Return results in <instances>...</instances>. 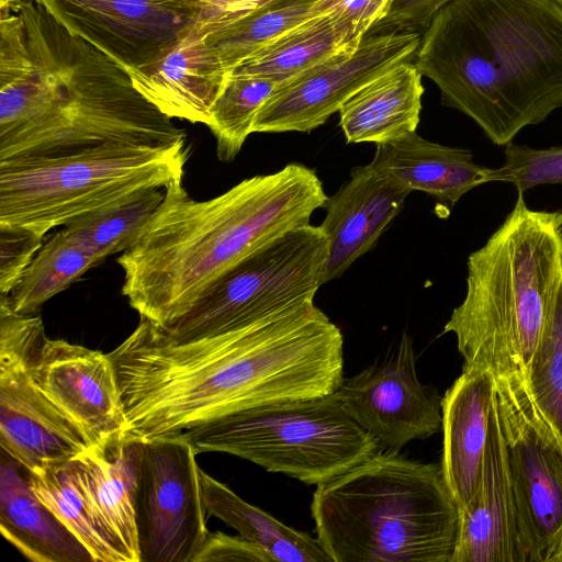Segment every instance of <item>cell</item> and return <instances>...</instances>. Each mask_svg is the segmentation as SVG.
Here are the masks:
<instances>
[{
    "label": "cell",
    "instance_id": "d590c367",
    "mask_svg": "<svg viewBox=\"0 0 562 562\" xmlns=\"http://www.w3.org/2000/svg\"><path fill=\"white\" fill-rule=\"evenodd\" d=\"M452 0H392L382 20L369 33L407 31L424 33L435 14Z\"/></svg>",
    "mask_w": 562,
    "mask_h": 562
},
{
    "label": "cell",
    "instance_id": "4fadbf2b",
    "mask_svg": "<svg viewBox=\"0 0 562 562\" xmlns=\"http://www.w3.org/2000/svg\"><path fill=\"white\" fill-rule=\"evenodd\" d=\"M422 33H368L358 45L333 55L280 85L261 108L252 133H308L368 82L395 65L414 60Z\"/></svg>",
    "mask_w": 562,
    "mask_h": 562
},
{
    "label": "cell",
    "instance_id": "5bb4252c",
    "mask_svg": "<svg viewBox=\"0 0 562 562\" xmlns=\"http://www.w3.org/2000/svg\"><path fill=\"white\" fill-rule=\"evenodd\" d=\"M334 395L344 412L386 450L400 451L441 429L442 396L419 381L407 334L384 360L342 378Z\"/></svg>",
    "mask_w": 562,
    "mask_h": 562
},
{
    "label": "cell",
    "instance_id": "d6986e66",
    "mask_svg": "<svg viewBox=\"0 0 562 562\" xmlns=\"http://www.w3.org/2000/svg\"><path fill=\"white\" fill-rule=\"evenodd\" d=\"M451 562H522L514 496L496 397L476 494L460 510Z\"/></svg>",
    "mask_w": 562,
    "mask_h": 562
},
{
    "label": "cell",
    "instance_id": "3957f363",
    "mask_svg": "<svg viewBox=\"0 0 562 562\" xmlns=\"http://www.w3.org/2000/svg\"><path fill=\"white\" fill-rule=\"evenodd\" d=\"M441 103L496 146L562 108V5L557 0H452L414 58Z\"/></svg>",
    "mask_w": 562,
    "mask_h": 562
},
{
    "label": "cell",
    "instance_id": "9c48e42d",
    "mask_svg": "<svg viewBox=\"0 0 562 562\" xmlns=\"http://www.w3.org/2000/svg\"><path fill=\"white\" fill-rule=\"evenodd\" d=\"M328 239L306 224L267 243L231 269L182 316L153 330L187 342L256 323L314 302L324 284Z\"/></svg>",
    "mask_w": 562,
    "mask_h": 562
},
{
    "label": "cell",
    "instance_id": "7c38bea8",
    "mask_svg": "<svg viewBox=\"0 0 562 562\" xmlns=\"http://www.w3.org/2000/svg\"><path fill=\"white\" fill-rule=\"evenodd\" d=\"M136 442L140 562H193L209 533L196 452L179 435Z\"/></svg>",
    "mask_w": 562,
    "mask_h": 562
},
{
    "label": "cell",
    "instance_id": "cb8c5ba5",
    "mask_svg": "<svg viewBox=\"0 0 562 562\" xmlns=\"http://www.w3.org/2000/svg\"><path fill=\"white\" fill-rule=\"evenodd\" d=\"M88 496L131 562H140L135 498L138 477L136 441L91 447L75 459Z\"/></svg>",
    "mask_w": 562,
    "mask_h": 562
},
{
    "label": "cell",
    "instance_id": "44dd1931",
    "mask_svg": "<svg viewBox=\"0 0 562 562\" xmlns=\"http://www.w3.org/2000/svg\"><path fill=\"white\" fill-rule=\"evenodd\" d=\"M370 165L409 192L430 195L446 213L487 183L491 169L476 164L470 149L434 143L417 132L378 144Z\"/></svg>",
    "mask_w": 562,
    "mask_h": 562
},
{
    "label": "cell",
    "instance_id": "f546056e",
    "mask_svg": "<svg viewBox=\"0 0 562 562\" xmlns=\"http://www.w3.org/2000/svg\"><path fill=\"white\" fill-rule=\"evenodd\" d=\"M279 85L268 78L227 72L206 125L216 140L217 157L231 162L252 133L257 114Z\"/></svg>",
    "mask_w": 562,
    "mask_h": 562
},
{
    "label": "cell",
    "instance_id": "8992f818",
    "mask_svg": "<svg viewBox=\"0 0 562 562\" xmlns=\"http://www.w3.org/2000/svg\"><path fill=\"white\" fill-rule=\"evenodd\" d=\"M559 213L536 211L518 193L513 210L467 261V291L443 333L463 367L524 375L562 280Z\"/></svg>",
    "mask_w": 562,
    "mask_h": 562
},
{
    "label": "cell",
    "instance_id": "f35d334b",
    "mask_svg": "<svg viewBox=\"0 0 562 562\" xmlns=\"http://www.w3.org/2000/svg\"><path fill=\"white\" fill-rule=\"evenodd\" d=\"M559 213V223H558V234L562 245V209L558 210Z\"/></svg>",
    "mask_w": 562,
    "mask_h": 562
},
{
    "label": "cell",
    "instance_id": "2e32d148",
    "mask_svg": "<svg viewBox=\"0 0 562 562\" xmlns=\"http://www.w3.org/2000/svg\"><path fill=\"white\" fill-rule=\"evenodd\" d=\"M30 373L45 396L93 447L124 440L125 406L109 353L46 337L31 356Z\"/></svg>",
    "mask_w": 562,
    "mask_h": 562
},
{
    "label": "cell",
    "instance_id": "7a4b0ae2",
    "mask_svg": "<svg viewBox=\"0 0 562 562\" xmlns=\"http://www.w3.org/2000/svg\"><path fill=\"white\" fill-rule=\"evenodd\" d=\"M164 192L137 240L117 259L122 293L156 327L186 314L254 251L310 224L328 198L316 171L296 162L205 201L192 199L182 181Z\"/></svg>",
    "mask_w": 562,
    "mask_h": 562
},
{
    "label": "cell",
    "instance_id": "ffe728a7",
    "mask_svg": "<svg viewBox=\"0 0 562 562\" xmlns=\"http://www.w3.org/2000/svg\"><path fill=\"white\" fill-rule=\"evenodd\" d=\"M495 400L487 369L463 367L441 401L443 434L440 467L459 509L477 492Z\"/></svg>",
    "mask_w": 562,
    "mask_h": 562
},
{
    "label": "cell",
    "instance_id": "f1b7e54d",
    "mask_svg": "<svg viewBox=\"0 0 562 562\" xmlns=\"http://www.w3.org/2000/svg\"><path fill=\"white\" fill-rule=\"evenodd\" d=\"M318 0H270L232 24L204 36L226 70L316 14Z\"/></svg>",
    "mask_w": 562,
    "mask_h": 562
},
{
    "label": "cell",
    "instance_id": "74e56055",
    "mask_svg": "<svg viewBox=\"0 0 562 562\" xmlns=\"http://www.w3.org/2000/svg\"><path fill=\"white\" fill-rule=\"evenodd\" d=\"M270 0H199L192 27L207 36L247 15Z\"/></svg>",
    "mask_w": 562,
    "mask_h": 562
},
{
    "label": "cell",
    "instance_id": "836d02e7",
    "mask_svg": "<svg viewBox=\"0 0 562 562\" xmlns=\"http://www.w3.org/2000/svg\"><path fill=\"white\" fill-rule=\"evenodd\" d=\"M44 243V236L20 226L0 225V294L8 295Z\"/></svg>",
    "mask_w": 562,
    "mask_h": 562
},
{
    "label": "cell",
    "instance_id": "7402d4cb",
    "mask_svg": "<svg viewBox=\"0 0 562 562\" xmlns=\"http://www.w3.org/2000/svg\"><path fill=\"white\" fill-rule=\"evenodd\" d=\"M0 530L34 562H94L75 533L36 496L26 471L2 450Z\"/></svg>",
    "mask_w": 562,
    "mask_h": 562
},
{
    "label": "cell",
    "instance_id": "e0dca14e",
    "mask_svg": "<svg viewBox=\"0 0 562 562\" xmlns=\"http://www.w3.org/2000/svg\"><path fill=\"white\" fill-rule=\"evenodd\" d=\"M409 193L370 164L351 169L349 180L323 205L326 216L319 226L328 239L324 284L375 245Z\"/></svg>",
    "mask_w": 562,
    "mask_h": 562
},
{
    "label": "cell",
    "instance_id": "ba28073f",
    "mask_svg": "<svg viewBox=\"0 0 562 562\" xmlns=\"http://www.w3.org/2000/svg\"><path fill=\"white\" fill-rule=\"evenodd\" d=\"M195 450L224 452L265 470L319 485L378 451L331 394L267 403L180 434Z\"/></svg>",
    "mask_w": 562,
    "mask_h": 562
},
{
    "label": "cell",
    "instance_id": "6da1fadb",
    "mask_svg": "<svg viewBox=\"0 0 562 562\" xmlns=\"http://www.w3.org/2000/svg\"><path fill=\"white\" fill-rule=\"evenodd\" d=\"M109 355L127 441L180 434L267 403L331 394L344 378L342 334L314 302L187 342L162 339L140 317Z\"/></svg>",
    "mask_w": 562,
    "mask_h": 562
},
{
    "label": "cell",
    "instance_id": "5b68a950",
    "mask_svg": "<svg viewBox=\"0 0 562 562\" xmlns=\"http://www.w3.org/2000/svg\"><path fill=\"white\" fill-rule=\"evenodd\" d=\"M311 513L330 562H451L460 525L440 464L386 449L317 485Z\"/></svg>",
    "mask_w": 562,
    "mask_h": 562
},
{
    "label": "cell",
    "instance_id": "8d00e7d4",
    "mask_svg": "<svg viewBox=\"0 0 562 562\" xmlns=\"http://www.w3.org/2000/svg\"><path fill=\"white\" fill-rule=\"evenodd\" d=\"M193 562H273L258 544L222 531L209 532Z\"/></svg>",
    "mask_w": 562,
    "mask_h": 562
},
{
    "label": "cell",
    "instance_id": "d6a6232c",
    "mask_svg": "<svg viewBox=\"0 0 562 562\" xmlns=\"http://www.w3.org/2000/svg\"><path fill=\"white\" fill-rule=\"evenodd\" d=\"M505 160L490 169L488 182L513 184L518 193L542 184L562 183V145L532 148L513 142L504 148Z\"/></svg>",
    "mask_w": 562,
    "mask_h": 562
},
{
    "label": "cell",
    "instance_id": "603a6c76",
    "mask_svg": "<svg viewBox=\"0 0 562 562\" xmlns=\"http://www.w3.org/2000/svg\"><path fill=\"white\" fill-rule=\"evenodd\" d=\"M422 77L415 63L406 60L359 89L339 110L346 142L378 145L415 133L424 93Z\"/></svg>",
    "mask_w": 562,
    "mask_h": 562
},
{
    "label": "cell",
    "instance_id": "4316f807",
    "mask_svg": "<svg viewBox=\"0 0 562 562\" xmlns=\"http://www.w3.org/2000/svg\"><path fill=\"white\" fill-rule=\"evenodd\" d=\"M26 474L36 496L75 533L94 562H131L93 507L75 460Z\"/></svg>",
    "mask_w": 562,
    "mask_h": 562
},
{
    "label": "cell",
    "instance_id": "484cf974",
    "mask_svg": "<svg viewBox=\"0 0 562 562\" xmlns=\"http://www.w3.org/2000/svg\"><path fill=\"white\" fill-rule=\"evenodd\" d=\"M199 475L206 514L260 546L273 562H330L317 538L289 527L247 503L201 468Z\"/></svg>",
    "mask_w": 562,
    "mask_h": 562
},
{
    "label": "cell",
    "instance_id": "e575fe53",
    "mask_svg": "<svg viewBox=\"0 0 562 562\" xmlns=\"http://www.w3.org/2000/svg\"><path fill=\"white\" fill-rule=\"evenodd\" d=\"M392 0H318L316 14L333 13L361 41L386 14Z\"/></svg>",
    "mask_w": 562,
    "mask_h": 562
},
{
    "label": "cell",
    "instance_id": "4dcf8cb0",
    "mask_svg": "<svg viewBox=\"0 0 562 562\" xmlns=\"http://www.w3.org/2000/svg\"><path fill=\"white\" fill-rule=\"evenodd\" d=\"M165 196L153 189L125 203L81 216L64 228L104 259L128 249L155 214Z\"/></svg>",
    "mask_w": 562,
    "mask_h": 562
},
{
    "label": "cell",
    "instance_id": "83f0119b",
    "mask_svg": "<svg viewBox=\"0 0 562 562\" xmlns=\"http://www.w3.org/2000/svg\"><path fill=\"white\" fill-rule=\"evenodd\" d=\"M103 260L64 228L43 243L15 288L7 295L8 302L18 314L36 315L49 299Z\"/></svg>",
    "mask_w": 562,
    "mask_h": 562
},
{
    "label": "cell",
    "instance_id": "52a82bcc",
    "mask_svg": "<svg viewBox=\"0 0 562 562\" xmlns=\"http://www.w3.org/2000/svg\"><path fill=\"white\" fill-rule=\"evenodd\" d=\"M187 139L172 146L109 144L0 161V225L43 236L57 226L182 181Z\"/></svg>",
    "mask_w": 562,
    "mask_h": 562
},
{
    "label": "cell",
    "instance_id": "30bf717a",
    "mask_svg": "<svg viewBox=\"0 0 562 562\" xmlns=\"http://www.w3.org/2000/svg\"><path fill=\"white\" fill-rule=\"evenodd\" d=\"M494 380L522 562H562V446L526 376Z\"/></svg>",
    "mask_w": 562,
    "mask_h": 562
},
{
    "label": "cell",
    "instance_id": "8fae6325",
    "mask_svg": "<svg viewBox=\"0 0 562 562\" xmlns=\"http://www.w3.org/2000/svg\"><path fill=\"white\" fill-rule=\"evenodd\" d=\"M45 338L38 315L15 313L0 294L1 450L26 472L75 460L93 447L31 376V356Z\"/></svg>",
    "mask_w": 562,
    "mask_h": 562
},
{
    "label": "cell",
    "instance_id": "d4e9b609",
    "mask_svg": "<svg viewBox=\"0 0 562 562\" xmlns=\"http://www.w3.org/2000/svg\"><path fill=\"white\" fill-rule=\"evenodd\" d=\"M360 42L336 15L319 13L281 34L227 72L260 76L280 86Z\"/></svg>",
    "mask_w": 562,
    "mask_h": 562
},
{
    "label": "cell",
    "instance_id": "1f68e13d",
    "mask_svg": "<svg viewBox=\"0 0 562 562\" xmlns=\"http://www.w3.org/2000/svg\"><path fill=\"white\" fill-rule=\"evenodd\" d=\"M542 417L562 446V280L526 375Z\"/></svg>",
    "mask_w": 562,
    "mask_h": 562
},
{
    "label": "cell",
    "instance_id": "9a60e30c",
    "mask_svg": "<svg viewBox=\"0 0 562 562\" xmlns=\"http://www.w3.org/2000/svg\"><path fill=\"white\" fill-rule=\"evenodd\" d=\"M33 1L126 71L151 61L187 33L199 4V0Z\"/></svg>",
    "mask_w": 562,
    "mask_h": 562
},
{
    "label": "cell",
    "instance_id": "ab89813d",
    "mask_svg": "<svg viewBox=\"0 0 562 562\" xmlns=\"http://www.w3.org/2000/svg\"><path fill=\"white\" fill-rule=\"evenodd\" d=\"M562 5V0H557Z\"/></svg>",
    "mask_w": 562,
    "mask_h": 562
},
{
    "label": "cell",
    "instance_id": "ac0fdd59",
    "mask_svg": "<svg viewBox=\"0 0 562 562\" xmlns=\"http://www.w3.org/2000/svg\"><path fill=\"white\" fill-rule=\"evenodd\" d=\"M127 74L162 114L207 125L227 70L206 38L191 26L151 61Z\"/></svg>",
    "mask_w": 562,
    "mask_h": 562
},
{
    "label": "cell",
    "instance_id": "277c9868",
    "mask_svg": "<svg viewBox=\"0 0 562 562\" xmlns=\"http://www.w3.org/2000/svg\"><path fill=\"white\" fill-rule=\"evenodd\" d=\"M20 11L32 66L0 85V161L187 139L110 56L68 32L35 1L21 0Z\"/></svg>",
    "mask_w": 562,
    "mask_h": 562
}]
</instances>
